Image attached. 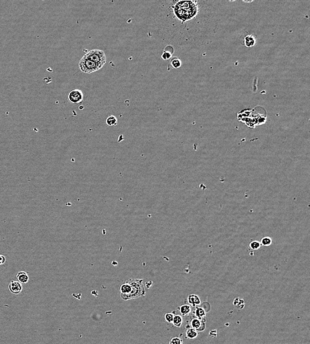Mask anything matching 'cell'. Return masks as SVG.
Here are the masks:
<instances>
[{"instance_id": "obj_1", "label": "cell", "mask_w": 310, "mask_h": 344, "mask_svg": "<svg viewBox=\"0 0 310 344\" xmlns=\"http://www.w3.org/2000/svg\"><path fill=\"white\" fill-rule=\"evenodd\" d=\"M214 2L165 1L154 15L162 39L179 47L193 48L213 42L220 24Z\"/></svg>"}, {"instance_id": "obj_2", "label": "cell", "mask_w": 310, "mask_h": 344, "mask_svg": "<svg viewBox=\"0 0 310 344\" xmlns=\"http://www.w3.org/2000/svg\"><path fill=\"white\" fill-rule=\"evenodd\" d=\"M129 283L131 285L132 290L130 293L121 297L123 300H128L130 299H137L140 296H144L146 295L145 288H144V285L143 283L142 279H130L128 280Z\"/></svg>"}, {"instance_id": "obj_3", "label": "cell", "mask_w": 310, "mask_h": 344, "mask_svg": "<svg viewBox=\"0 0 310 344\" xmlns=\"http://www.w3.org/2000/svg\"><path fill=\"white\" fill-rule=\"evenodd\" d=\"M79 67L83 72L86 74H91L100 70L103 68V66L99 64L95 63V62L91 60L90 59L87 58L85 56H84L80 60Z\"/></svg>"}, {"instance_id": "obj_4", "label": "cell", "mask_w": 310, "mask_h": 344, "mask_svg": "<svg viewBox=\"0 0 310 344\" xmlns=\"http://www.w3.org/2000/svg\"><path fill=\"white\" fill-rule=\"evenodd\" d=\"M84 56L87 58H89L91 60L95 62V63L100 64L101 66H103V67L106 63L107 58H106L105 54L103 51L101 50H98V49L91 50L89 51L87 53H86Z\"/></svg>"}, {"instance_id": "obj_5", "label": "cell", "mask_w": 310, "mask_h": 344, "mask_svg": "<svg viewBox=\"0 0 310 344\" xmlns=\"http://www.w3.org/2000/svg\"><path fill=\"white\" fill-rule=\"evenodd\" d=\"M68 101L73 104H79L84 99V94L80 89H73L68 95Z\"/></svg>"}, {"instance_id": "obj_6", "label": "cell", "mask_w": 310, "mask_h": 344, "mask_svg": "<svg viewBox=\"0 0 310 344\" xmlns=\"http://www.w3.org/2000/svg\"><path fill=\"white\" fill-rule=\"evenodd\" d=\"M256 42L257 39L255 36L251 33H247L241 37V43L248 48L255 46Z\"/></svg>"}, {"instance_id": "obj_7", "label": "cell", "mask_w": 310, "mask_h": 344, "mask_svg": "<svg viewBox=\"0 0 310 344\" xmlns=\"http://www.w3.org/2000/svg\"><path fill=\"white\" fill-rule=\"evenodd\" d=\"M9 289L11 293L19 295L23 290L22 284L18 281H11L9 285Z\"/></svg>"}, {"instance_id": "obj_8", "label": "cell", "mask_w": 310, "mask_h": 344, "mask_svg": "<svg viewBox=\"0 0 310 344\" xmlns=\"http://www.w3.org/2000/svg\"><path fill=\"white\" fill-rule=\"evenodd\" d=\"M190 326L196 331H203L205 329V323L204 320H200L198 318H193L190 322Z\"/></svg>"}, {"instance_id": "obj_9", "label": "cell", "mask_w": 310, "mask_h": 344, "mask_svg": "<svg viewBox=\"0 0 310 344\" xmlns=\"http://www.w3.org/2000/svg\"><path fill=\"white\" fill-rule=\"evenodd\" d=\"M132 290L131 285L129 283L128 281H126L125 283H124L122 285H121L120 287V291L121 294V297L126 296L130 293Z\"/></svg>"}, {"instance_id": "obj_10", "label": "cell", "mask_w": 310, "mask_h": 344, "mask_svg": "<svg viewBox=\"0 0 310 344\" xmlns=\"http://www.w3.org/2000/svg\"><path fill=\"white\" fill-rule=\"evenodd\" d=\"M188 302L190 306H192L193 307H196L201 304L200 299L196 295H190L188 296Z\"/></svg>"}, {"instance_id": "obj_11", "label": "cell", "mask_w": 310, "mask_h": 344, "mask_svg": "<svg viewBox=\"0 0 310 344\" xmlns=\"http://www.w3.org/2000/svg\"><path fill=\"white\" fill-rule=\"evenodd\" d=\"M17 278L18 279V281L20 282L21 283H27L29 280V277L27 273H26L25 271H19L17 274Z\"/></svg>"}, {"instance_id": "obj_12", "label": "cell", "mask_w": 310, "mask_h": 344, "mask_svg": "<svg viewBox=\"0 0 310 344\" xmlns=\"http://www.w3.org/2000/svg\"><path fill=\"white\" fill-rule=\"evenodd\" d=\"M194 310V315L196 317V318L200 320H204V318L206 317V310L203 309V307H195Z\"/></svg>"}, {"instance_id": "obj_13", "label": "cell", "mask_w": 310, "mask_h": 344, "mask_svg": "<svg viewBox=\"0 0 310 344\" xmlns=\"http://www.w3.org/2000/svg\"><path fill=\"white\" fill-rule=\"evenodd\" d=\"M191 306L189 305H184L179 307V312L180 314L183 316H187L191 312Z\"/></svg>"}, {"instance_id": "obj_14", "label": "cell", "mask_w": 310, "mask_h": 344, "mask_svg": "<svg viewBox=\"0 0 310 344\" xmlns=\"http://www.w3.org/2000/svg\"><path fill=\"white\" fill-rule=\"evenodd\" d=\"M198 335V333L197 331L193 329L192 328H189V329H187V332H186V337H187V338L188 339H190V340H193V339L197 337Z\"/></svg>"}, {"instance_id": "obj_15", "label": "cell", "mask_w": 310, "mask_h": 344, "mask_svg": "<svg viewBox=\"0 0 310 344\" xmlns=\"http://www.w3.org/2000/svg\"><path fill=\"white\" fill-rule=\"evenodd\" d=\"M106 124L109 126H114L118 124V120L115 116H109L107 118Z\"/></svg>"}, {"instance_id": "obj_16", "label": "cell", "mask_w": 310, "mask_h": 344, "mask_svg": "<svg viewBox=\"0 0 310 344\" xmlns=\"http://www.w3.org/2000/svg\"><path fill=\"white\" fill-rule=\"evenodd\" d=\"M183 318H182L181 316L175 315V316H174L172 323L175 326H176L177 328H180L183 324Z\"/></svg>"}, {"instance_id": "obj_17", "label": "cell", "mask_w": 310, "mask_h": 344, "mask_svg": "<svg viewBox=\"0 0 310 344\" xmlns=\"http://www.w3.org/2000/svg\"><path fill=\"white\" fill-rule=\"evenodd\" d=\"M170 64H171V65L172 66V67L175 68V69H178L179 68L180 66H181L182 65V62H181V60H180L179 58H173L171 59V62H170Z\"/></svg>"}, {"instance_id": "obj_18", "label": "cell", "mask_w": 310, "mask_h": 344, "mask_svg": "<svg viewBox=\"0 0 310 344\" xmlns=\"http://www.w3.org/2000/svg\"><path fill=\"white\" fill-rule=\"evenodd\" d=\"M261 245H263V246H269L271 245L272 244V239L270 238V237H268V236H266V237H264L262 238L260 242Z\"/></svg>"}, {"instance_id": "obj_19", "label": "cell", "mask_w": 310, "mask_h": 344, "mask_svg": "<svg viewBox=\"0 0 310 344\" xmlns=\"http://www.w3.org/2000/svg\"><path fill=\"white\" fill-rule=\"evenodd\" d=\"M261 246V244L260 243V242H259V241H257V240H254V241H252V242L249 244V247L251 250H259Z\"/></svg>"}, {"instance_id": "obj_20", "label": "cell", "mask_w": 310, "mask_h": 344, "mask_svg": "<svg viewBox=\"0 0 310 344\" xmlns=\"http://www.w3.org/2000/svg\"><path fill=\"white\" fill-rule=\"evenodd\" d=\"M173 52V51H169V50H167V49H165L162 55V58L163 60H168L169 58H171L172 56Z\"/></svg>"}, {"instance_id": "obj_21", "label": "cell", "mask_w": 310, "mask_h": 344, "mask_svg": "<svg viewBox=\"0 0 310 344\" xmlns=\"http://www.w3.org/2000/svg\"><path fill=\"white\" fill-rule=\"evenodd\" d=\"M174 318L173 313H166L165 314V319L168 323H172Z\"/></svg>"}, {"instance_id": "obj_22", "label": "cell", "mask_w": 310, "mask_h": 344, "mask_svg": "<svg viewBox=\"0 0 310 344\" xmlns=\"http://www.w3.org/2000/svg\"><path fill=\"white\" fill-rule=\"evenodd\" d=\"M170 344H183V343L181 339L178 337H175L170 341Z\"/></svg>"}, {"instance_id": "obj_23", "label": "cell", "mask_w": 310, "mask_h": 344, "mask_svg": "<svg viewBox=\"0 0 310 344\" xmlns=\"http://www.w3.org/2000/svg\"><path fill=\"white\" fill-rule=\"evenodd\" d=\"M6 261V257L3 255L0 254V265H3Z\"/></svg>"}, {"instance_id": "obj_24", "label": "cell", "mask_w": 310, "mask_h": 344, "mask_svg": "<svg viewBox=\"0 0 310 344\" xmlns=\"http://www.w3.org/2000/svg\"><path fill=\"white\" fill-rule=\"evenodd\" d=\"M210 336H212V337H216L217 336V331L214 330H212L210 332Z\"/></svg>"}]
</instances>
